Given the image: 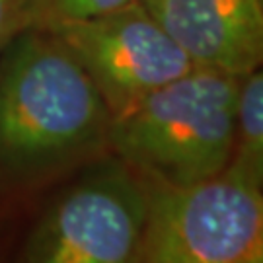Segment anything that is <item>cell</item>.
<instances>
[{"label": "cell", "mask_w": 263, "mask_h": 263, "mask_svg": "<svg viewBox=\"0 0 263 263\" xmlns=\"http://www.w3.org/2000/svg\"><path fill=\"white\" fill-rule=\"evenodd\" d=\"M137 0H28L29 28H51L61 22L104 16Z\"/></svg>", "instance_id": "obj_8"}, {"label": "cell", "mask_w": 263, "mask_h": 263, "mask_svg": "<svg viewBox=\"0 0 263 263\" xmlns=\"http://www.w3.org/2000/svg\"><path fill=\"white\" fill-rule=\"evenodd\" d=\"M29 28L28 0H0V51Z\"/></svg>", "instance_id": "obj_9"}, {"label": "cell", "mask_w": 263, "mask_h": 263, "mask_svg": "<svg viewBox=\"0 0 263 263\" xmlns=\"http://www.w3.org/2000/svg\"><path fill=\"white\" fill-rule=\"evenodd\" d=\"M49 29L76 57L111 111V117L195 66L141 0Z\"/></svg>", "instance_id": "obj_5"}, {"label": "cell", "mask_w": 263, "mask_h": 263, "mask_svg": "<svg viewBox=\"0 0 263 263\" xmlns=\"http://www.w3.org/2000/svg\"><path fill=\"white\" fill-rule=\"evenodd\" d=\"M261 189L228 170L183 187L148 183L139 263H263Z\"/></svg>", "instance_id": "obj_4"}, {"label": "cell", "mask_w": 263, "mask_h": 263, "mask_svg": "<svg viewBox=\"0 0 263 263\" xmlns=\"http://www.w3.org/2000/svg\"><path fill=\"white\" fill-rule=\"evenodd\" d=\"M195 68L244 76L263 59L261 0H141Z\"/></svg>", "instance_id": "obj_6"}, {"label": "cell", "mask_w": 263, "mask_h": 263, "mask_svg": "<svg viewBox=\"0 0 263 263\" xmlns=\"http://www.w3.org/2000/svg\"><path fill=\"white\" fill-rule=\"evenodd\" d=\"M240 76L193 68L113 115L107 151L142 179L183 187L230 162Z\"/></svg>", "instance_id": "obj_2"}, {"label": "cell", "mask_w": 263, "mask_h": 263, "mask_svg": "<svg viewBox=\"0 0 263 263\" xmlns=\"http://www.w3.org/2000/svg\"><path fill=\"white\" fill-rule=\"evenodd\" d=\"M111 111L49 29L26 28L0 51V179L29 187L107 151Z\"/></svg>", "instance_id": "obj_1"}, {"label": "cell", "mask_w": 263, "mask_h": 263, "mask_svg": "<svg viewBox=\"0 0 263 263\" xmlns=\"http://www.w3.org/2000/svg\"><path fill=\"white\" fill-rule=\"evenodd\" d=\"M148 183L105 152L74 170L26 232L18 263H139Z\"/></svg>", "instance_id": "obj_3"}, {"label": "cell", "mask_w": 263, "mask_h": 263, "mask_svg": "<svg viewBox=\"0 0 263 263\" xmlns=\"http://www.w3.org/2000/svg\"><path fill=\"white\" fill-rule=\"evenodd\" d=\"M224 170L263 187V74L259 68L238 78L234 142Z\"/></svg>", "instance_id": "obj_7"}]
</instances>
